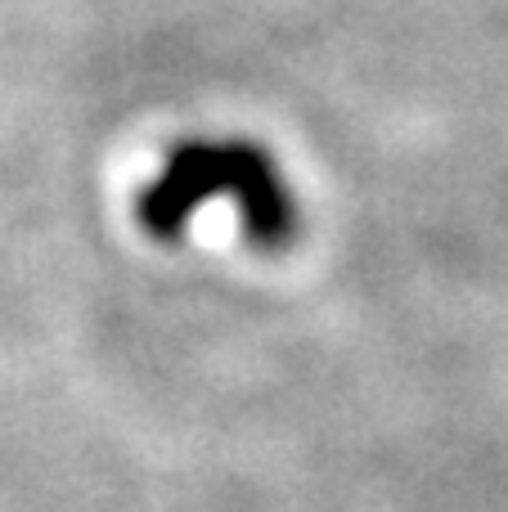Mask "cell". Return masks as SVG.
<instances>
[{
    "label": "cell",
    "instance_id": "6da1fadb",
    "mask_svg": "<svg viewBox=\"0 0 508 512\" xmlns=\"http://www.w3.org/2000/svg\"><path fill=\"white\" fill-rule=\"evenodd\" d=\"M212 198H230L239 207L243 234L261 252H284L302 234V207L279 162L266 144L239 135H189L171 144L162 171L135 198V221L149 239L171 243Z\"/></svg>",
    "mask_w": 508,
    "mask_h": 512
}]
</instances>
